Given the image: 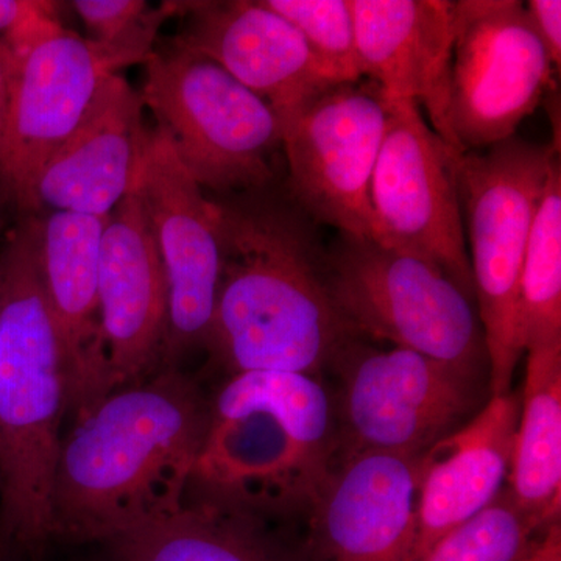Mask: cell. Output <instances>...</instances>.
<instances>
[{"label":"cell","mask_w":561,"mask_h":561,"mask_svg":"<svg viewBox=\"0 0 561 561\" xmlns=\"http://www.w3.org/2000/svg\"><path fill=\"white\" fill-rule=\"evenodd\" d=\"M68 413L60 332L41 275L38 219L18 214L0 247V561H41Z\"/></svg>","instance_id":"3"},{"label":"cell","mask_w":561,"mask_h":561,"mask_svg":"<svg viewBox=\"0 0 561 561\" xmlns=\"http://www.w3.org/2000/svg\"><path fill=\"white\" fill-rule=\"evenodd\" d=\"M149 139L139 92L119 73H108L76 130L41 169L33 214L108 217L135 190Z\"/></svg>","instance_id":"17"},{"label":"cell","mask_w":561,"mask_h":561,"mask_svg":"<svg viewBox=\"0 0 561 561\" xmlns=\"http://www.w3.org/2000/svg\"><path fill=\"white\" fill-rule=\"evenodd\" d=\"M169 287L161 368L206 345L221 271L220 205L209 201L161 127L150 131L136 181Z\"/></svg>","instance_id":"12"},{"label":"cell","mask_w":561,"mask_h":561,"mask_svg":"<svg viewBox=\"0 0 561 561\" xmlns=\"http://www.w3.org/2000/svg\"><path fill=\"white\" fill-rule=\"evenodd\" d=\"M331 365L342 376L339 454L421 456L478 404L476 376L416 351L379 350L353 335Z\"/></svg>","instance_id":"9"},{"label":"cell","mask_w":561,"mask_h":561,"mask_svg":"<svg viewBox=\"0 0 561 561\" xmlns=\"http://www.w3.org/2000/svg\"><path fill=\"white\" fill-rule=\"evenodd\" d=\"M108 217L66 210L36 214L41 275L65 351L68 412L73 419L110 393L99 320V273Z\"/></svg>","instance_id":"18"},{"label":"cell","mask_w":561,"mask_h":561,"mask_svg":"<svg viewBox=\"0 0 561 561\" xmlns=\"http://www.w3.org/2000/svg\"><path fill=\"white\" fill-rule=\"evenodd\" d=\"M144 106L157 116L198 186L228 192L271 186L283 122L216 62L171 46L147 60Z\"/></svg>","instance_id":"7"},{"label":"cell","mask_w":561,"mask_h":561,"mask_svg":"<svg viewBox=\"0 0 561 561\" xmlns=\"http://www.w3.org/2000/svg\"><path fill=\"white\" fill-rule=\"evenodd\" d=\"M519 341L531 346L561 342V169L553 162L524 254L519 279Z\"/></svg>","instance_id":"23"},{"label":"cell","mask_w":561,"mask_h":561,"mask_svg":"<svg viewBox=\"0 0 561 561\" xmlns=\"http://www.w3.org/2000/svg\"><path fill=\"white\" fill-rule=\"evenodd\" d=\"M519 561H561V527L560 523L553 524L542 535L538 545Z\"/></svg>","instance_id":"30"},{"label":"cell","mask_w":561,"mask_h":561,"mask_svg":"<svg viewBox=\"0 0 561 561\" xmlns=\"http://www.w3.org/2000/svg\"><path fill=\"white\" fill-rule=\"evenodd\" d=\"M16 57L13 47L7 38H0V135L5 124L7 111H9L11 87H13Z\"/></svg>","instance_id":"28"},{"label":"cell","mask_w":561,"mask_h":561,"mask_svg":"<svg viewBox=\"0 0 561 561\" xmlns=\"http://www.w3.org/2000/svg\"><path fill=\"white\" fill-rule=\"evenodd\" d=\"M9 209H11L10 206L0 197V247H2L3 236H5L7 228H9L5 227V210Z\"/></svg>","instance_id":"31"},{"label":"cell","mask_w":561,"mask_h":561,"mask_svg":"<svg viewBox=\"0 0 561 561\" xmlns=\"http://www.w3.org/2000/svg\"><path fill=\"white\" fill-rule=\"evenodd\" d=\"M14 57L0 135V197L14 213L33 214L41 169L72 135L102 80L116 69L90 39L65 28Z\"/></svg>","instance_id":"13"},{"label":"cell","mask_w":561,"mask_h":561,"mask_svg":"<svg viewBox=\"0 0 561 561\" xmlns=\"http://www.w3.org/2000/svg\"><path fill=\"white\" fill-rule=\"evenodd\" d=\"M328 290L348 330L478 376L486 359L472 298L434 262L371 238L327 250Z\"/></svg>","instance_id":"6"},{"label":"cell","mask_w":561,"mask_h":561,"mask_svg":"<svg viewBox=\"0 0 561 561\" xmlns=\"http://www.w3.org/2000/svg\"><path fill=\"white\" fill-rule=\"evenodd\" d=\"M73 10L114 69L149 60L161 22L172 7L151 10L144 0H76Z\"/></svg>","instance_id":"26"},{"label":"cell","mask_w":561,"mask_h":561,"mask_svg":"<svg viewBox=\"0 0 561 561\" xmlns=\"http://www.w3.org/2000/svg\"><path fill=\"white\" fill-rule=\"evenodd\" d=\"M219 205L221 271L206 345L234 375L319 378L354 334L328 290L316 221L265 190Z\"/></svg>","instance_id":"2"},{"label":"cell","mask_w":561,"mask_h":561,"mask_svg":"<svg viewBox=\"0 0 561 561\" xmlns=\"http://www.w3.org/2000/svg\"><path fill=\"white\" fill-rule=\"evenodd\" d=\"M553 73L523 2H456L443 140L468 153L513 138L552 87Z\"/></svg>","instance_id":"8"},{"label":"cell","mask_w":561,"mask_h":561,"mask_svg":"<svg viewBox=\"0 0 561 561\" xmlns=\"http://www.w3.org/2000/svg\"><path fill=\"white\" fill-rule=\"evenodd\" d=\"M545 534L504 486L482 512L443 535L413 561H519Z\"/></svg>","instance_id":"24"},{"label":"cell","mask_w":561,"mask_h":561,"mask_svg":"<svg viewBox=\"0 0 561 561\" xmlns=\"http://www.w3.org/2000/svg\"><path fill=\"white\" fill-rule=\"evenodd\" d=\"M179 5L184 24L172 46L227 70L278 114L283 128L330 90L297 28L262 0Z\"/></svg>","instance_id":"15"},{"label":"cell","mask_w":561,"mask_h":561,"mask_svg":"<svg viewBox=\"0 0 561 561\" xmlns=\"http://www.w3.org/2000/svg\"><path fill=\"white\" fill-rule=\"evenodd\" d=\"M559 151L513 136L457 164L461 216L478 316L490 367L491 397L511 393L524 354L518 305L524 254L546 181Z\"/></svg>","instance_id":"5"},{"label":"cell","mask_w":561,"mask_h":561,"mask_svg":"<svg viewBox=\"0 0 561 561\" xmlns=\"http://www.w3.org/2000/svg\"><path fill=\"white\" fill-rule=\"evenodd\" d=\"M348 7L362 77L386 98L424 106L443 139L456 2L348 0Z\"/></svg>","instance_id":"19"},{"label":"cell","mask_w":561,"mask_h":561,"mask_svg":"<svg viewBox=\"0 0 561 561\" xmlns=\"http://www.w3.org/2000/svg\"><path fill=\"white\" fill-rule=\"evenodd\" d=\"M386 122V95L362 79L331 87L284 127L290 198L316 224L371 238V176Z\"/></svg>","instance_id":"11"},{"label":"cell","mask_w":561,"mask_h":561,"mask_svg":"<svg viewBox=\"0 0 561 561\" xmlns=\"http://www.w3.org/2000/svg\"><path fill=\"white\" fill-rule=\"evenodd\" d=\"M531 27L551 58L553 68L561 66V2L560 0H530L524 3Z\"/></svg>","instance_id":"27"},{"label":"cell","mask_w":561,"mask_h":561,"mask_svg":"<svg viewBox=\"0 0 561 561\" xmlns=\"http://www.w3.org/2000/svg\"><path fill=\"white\" fill-rule=\"evenodd\" d=\"M290 22L331 87L364 79L357 58L348 0H262Z\"/></svg>","instance_id":"25"},{"label":"cell","mask_w":561,"mask_h":561,"mask_svg":"<svg viewBox=\"0 0 561 561\" xmlns=\"http://www.w3.org/2000/svg\"><path fill=\"white\" fill-rule=\"evenodd\" d=\"M339 451L335 408L319 378L236 373L210 402L187 504L253 523L309 512Z\"/></svg>","instance_id":"4"},{"label":"cell","mask_w":561,"mask_h":561,"mask_svg":"<svg viewBox=\"0 0 561 561\" xmlns=\"http://www.w3.org/2000/svg\"><path fill=\"white\" fill-rule=\"evenodd\" d=\"M518 416V397H491L468 423L421 454L415 534L404 561L478 515L504 489Z\"/></svg>","instance_id":"20"},{"label":"cell","mask_w":561,"mask_h":561,"mask_svg":"<svg viewBox=\"0 0 561 561\" xmlns=\"http://www.w3.org/2000/svg\"><path fill=\"white\" fill-rule=\"evenodd\" d=\"M103 545L113 561H280L256 523L202 504Z\"/></svg>","instance_id":"22"},{"label":"cell","mask_w":561,"mask_h":561,"mask_svg":"<svg viewBox=\"0 0 561 561\" xmlns=\"http://www.w3.org/2000/svg\"><path fill=\"white\" fill-rule=\"evenodd\" d=\"M41 2L32 0H0V38H7L22 21L38 10Z\"/></svg>","instance_id":"29"},{"label":"cell","mask_w":561,"mask_h":561,"mask_svg":"<svg viewBox=\"0 0 561 561\" xmlns=\"http://www.w3.org/2000/svg\"><path fill=\"white\" fill-rule=\"evenodd\" d=\"M460 154L415 102L387 98L370 186L371 239L434 262L476 300L457 179Z\"/></svg>","instance_id":"10"},{"label":"cell","mask_w":561,"mask_h":561,"mask_svg":"<svg viewBox=\"0 0 561 561\" xmlns=\"http://www.w3.org/2000/svg\"><path fill=\"white\" fill-rule=\"evenodd\" d=\"M508 471V490L538 529L560 523L561 342L531 346Z\"/></svg>","instance_id":"21"},{"label":"cell","mask_w":561,"mask_h":561,"mask_svg":"<svg viewBox=\"0 0 561 561\" xmlns=\"http://www.w3.org/2000/svg\"><path fill=\"white\" fill-rule=\"evenodd\" d=\"M169 287L138 191L114 208L102 239L99 320L111 391L160 368Z\"/></svg>","instance_id":"14"},{"label":"cell","mask_w":561,"mask_h":561,"mask_svg":"<svg viewBox=\"0 0 561 561\" xmlns=\"http://www.w3.org/2000/svg\"><path fill=\"white\" fill-rule=\"evenodd\" d=\"M209 411L197 382L161 368L76 416L55 470L54 540L103 545L183 511Z\"/></svg>","instance_id":"1"},{"label":"cell","mask_w":561,"mask_h":561,"mask_svg":"<svg viewBox=\"0 0 561 561\" xmlns=\"http://www.w3.org/2000/svg\"><path fill=\"white\" fill-rule=\"evenodd\" d=\"M421 456L339 454L313 502L316 561H404L415 534Z\"/></svg>","instance_id":"16"}]
</instances>
